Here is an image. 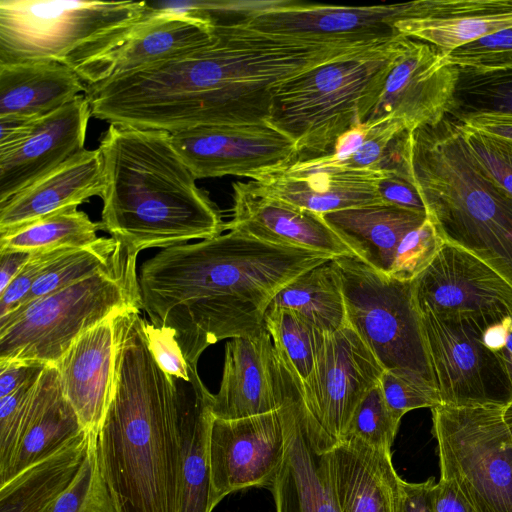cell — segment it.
Masks as SVG:
<instances>
[{"label":"cell","instance_id":"obj_22","mask_svg":"<svg viewBox=\"0 0 512 512\" xmlns=\"http://www.w3.org/2000/svg\"><path fill=\"white\" fill-rule=\"evenodd\" d=\"M339 512H399L403 479L391 454L347 439L323 453Z\"/></svg>","mask_w":512,"mask_h":512},{"label":"cell","instance_id":"obj_29","mask_svg":"<svg viewBox=\"0 0 512 512\" xmlns=\"http://www.w3.org/2000/svg\"><path fill=\"white\" fill-rule=\"evenodd\" d=\"M86 89L77 73L55 61L0 64V117L39 119L85 94Z\"/></svg>","mask_w":512,"mask_h":512},{"label":"cell","instance_id":"obj_53","mask_svg":"<svg viewBox=\"0 0 512 512\" xmlns=\"http://www.w3.org/2000/svg\"><path fill=\"white\" fill-rule=\"evenodd\" d=\"M33 253L23 250H0V294L7 288Z\"/></svg>","mask_w":512,"mask_h":512},{"label":"cell","instance_id":"obj_1","mask_svg":"<svg viewBox=\"0 0 512 512\" xmlns=\"http://www.w3.org/2000/svg\"><path fill=\"white\" fill-rule=\"evenodd\" d=\"M212 24L216 38L200 49L87 85L92 116L169 133L268 124L278 85L363 49L272 38L230 19Z\"/></svg>","mask_w":512,"mask_h":512},{"label":"cell","instance_id":"obj_5","mask_svg":"<svg viewBox=\"0 0 512 512\" xmlns=\"http://www.w3.org/2000/svg\"><path fill=\"white\" fill-rule=\"evenodd\" d=\"M156 11L144 1L0 0V64L55 61L97 83Z\"/></svg>","mask_w":512,"mask_h":512},{"label":"cell","instance_id":"obj_27","mask_svg":"<svg viewBox=\"0 0 512 512\" xmlns=\"http://www.w3.org/2000/svg\"><path fill=\"white\" fill-rule=\"evenodd\" d=\"M215 38L208 19L190 11L157 8L117 51L108 78L178 58Z\"/></svg>","mask_w":512,"mask_h":512},{"label":"cell","instance_id":"obj_2","mask_svg":"<svg viewBox=\"0 0 512 512\" xmlns=\"http://www.w3.org/2000/svg\"><path fill=\"white\" fill-rule=\"evenodd\" d=\"M225 230L162 249L138 274L143 311L153 325L174 331L195 367L210 345L260 332L273 297L306 270L334 258Z\"/></svg>","mask_w":512,"mask_h":512},{"label":"cell","instance_id":"obj_28","mask_svg":"<svg viewBox=\"0 0 512 512\" xmlns=\"http://www.w3.org/2000/svg\"><path fill=\"white\" fill-rule=\"evenodd\" d=\"M323 217L355 257L388 275L401 240L419 227L427 215L374 204L330 212Z\"/></svg>","mask_w":512,"mask_h":512},{"label":"cell","instance_id":"obj_54","mask_svg":"<svg viewBox=\"0 0 512 512\" xmlns=\"http://www.w3.org/2000/svg\"><path fill=\"white\" fill-rule=\"evenodd\" d=\"M505 416L512 433V405L507 408Z\"/></svg>","mask_w":512,"mask_h":512},{"label":"cell","instance_id":"obj_31","mask_svg":"<svg viewBox=\"0 0 512 512\" xmlns=\"http://www.w3.org/2000/svg\"><path fill=\"white\" fill-rule=\"evenodd\" d=\"M83 431L56 454L32 465L0 487V512H47L69 489L90 452Z\"/></svg>","mask_w":512,"mask_h":512},{"label":"cell","instance_id":"obj_12","mask_svg":"<svg viewBox=\"0 0 512 512\" xmlns=\"http://www.w3.org/2000/svg\"><path fill=\"white\" fill-rule=\"evenodd\" d=\"M419 314L441 405H512L500 363L481 341L482 328L470 321Z\"/></svg>","mask_w":512,"mask_h":512},{"label":"cell","instance_id":"obj_52","mask_svg":"<svg viewBox=\"0 0 512 512\" xmlns=\"http://www.w3.org/2000/svg\"><path fill=\"white\" fill-rule=\"evenodd\" d=\"M433 509L434 512H477L457 485L443 478L434 487Z\"/></svg>","mask_w":512,"mask_h":512},{"label":"cell","instance_id":"obj_42","mask_svg":"<svg viewBox=\"0 0 512 512\" xmlns=\"http://www.w3.org/2000/svg\"><path fill=\"white\" fill-rule=\"evenodd\" d=\"M77 247H61L34 252L27 264L0 294V318L22 304L35 282L63 254Z\"/></svg>","mask_w":512,"mask_h":512},{"label":"cell","instance_id":"obj_6","mask_svg":"<svg viewBox=\"0 0 512 512\" xmlns=\"http://www.w3.org/2000/svg\"><path fill=\"white\" fill-rule=\"evenodd\" d=\"M407 38L323 63L281 83L268 124L295 142L298 158L330 153L343 133L365 121Z\"/></svg>","mask_w":512,"mask_h":512},{"label":"cell","instance_id":"obj_26","mask_svg":"<svg viewBox=\"0 0 512 512\" xmlns=\"http://www.w3.org/2000/svg\"><path fill=\"white\" fill-rule=\"evenodd\" d=\"M396 28L446 55L512 28V0H415L414 18L399 21Z\"/></svg>","mask_w":512,"mask_h":512},{"label":"cell","instance_id":"obj_24","mask_svg":"<svg viewBox=\"0 0 512 512\" xmlns=\"http://www.w3.org/2000/svg\"><path fill=\"white\" fill-rule=\"evenodd\" d=\"M86 431L66 398L55 365H47L27 403L14 453L0 474V487L32 465L56 454Z\"/></svg>","mask_w":512,"mask_h":512},{"label":"cell","instance_id":"obj_46","mask_svg":"<svg viewBox=\"0 0 512 512\" xmlns=\"http://www.w3.org/2000/svg\"><path fill=\"white\" fill-rule=\"evenodd\" d=\"M480 338L496 356L512 390V315L486 326Z\"/></svg>","mask_w":512,"mask_h":512},{"label":"cell","instance_id":"obj_30","mask_svg":"<svg viewBox=\"0 0 512 512\" xmlns=\"http://www.w3.org/2000/svg\"><path fill=\"white\" fill-rule=\"evenodd\" d=\"M212 395L198 375L180 406L181 495L178 512H211L215 507L209 454Z\"/></svg>","mask_w":512,"mask_h":512},{"label":"cell","instance_id":"obj_13","mask_svg":"<svg viewBox=\"0 0 512 512\" xmlns=\"http://www.w3.org/2000/svg\"><path fill=\"white\" fill-rule=\"evenodd\" d=\"M412 285L419 313L470 321L482 329L512 315L510 285L483 261L450 244Z\"/></svg>","mask_w":512,"mask_h":512},{"label":"cell","instance_id":"obj_41","mask_svg":"<svg viewBox=\"0 0 512 512\" xmlns=\"http://www.w3.org/2000/svg\"><path fill=\"white\" fill-rule=\"evenodd\" d=\"M380 387L388 407L399 419L411 410L441 405L434 386L388 370L381 375Z\"/></svg>","mask_w":512,"mask_h":512},{"label":"cell","instance_id":"obj_36","mask_svg":"<svg viewBox=\"0 0 512 512\" xmlns=\"http://www.w3.org/2000/svg\"><path fill=\"white\" fill-rule=\"evenodd\" d=\"M400 421L388 407L379 383L356 408L344 441L356 440L372 449L391 454Z\"/></svg>","mask_w":512,"mask_h":512},{"label":"cell","instance_id":"obj_18","mask_svg":"<svg viewBox=\"0 0 512 512\" xmlns=\"http://www.w3.org/2000/svg\"><path fill=\"white\" fill-rule=\"evenodd\" d=\"M384 171L338 165L327 154L297 158L251 179L271 196L324 215L339 210L383 204L378 182Z\"/></svg>","mask_w":512,"mask_h":512},{"label":"cell","instance_id":"obj_35","mask_svg":"<svg viewBox=\"0 0 512 512\" xmlns=\"http://www.w3.org/2000/svg\"><path fill=\"white\" fill-rule=\"evenodd\" d=\"M264 328L273 344L284 352L302 382L305 381L312 372L324 332L296 312L284 308L268 309Z\"/></svg>","mask_w":512,"mask_h":512},{"label":"cell","instance_id":"obj_3","mask_svg":"<svg viewBox=\"0 0 512 512\" xmlns=\"http://www.w3.org/2000/svg\"><path fill=\"white\" fill-rule=\"evenodd\" d=\"M140 309L113 317L115 365L108 407L91 434L93 481L84 512H178V419L193 380L167 374L150 350Z\"/></svg>","mask_w":512,"mask_h":512},{"label":"cell","instance_id":"obj_11","mask_svg":"<svg viewBox=\"0 0 512 512\" xmlns=\"http://www.w3.org/2000/svg\"><path fill=\"white\" fill-rule=\"evenodd\" d=\"M411 18L412 1L343 6L275 0L241 1L228 19L272 38L353 47L377 46L403 36L396 24Z\"/></svg>","mask_w":512,"mask_h":512},{"label":"cell","instance_id":"obj_19","mask_svg":"<svg viewBox=\"0 0 512 512\" xmlns=\"http://www.w3.org/2000/svg\"><path fill=\"white\" fill-rule=\"evenodd\" d=\"M232 220L225 229L258 240L333 257L354 256L323 215L268 194L254 181L235 182Z\"/></svg>","mask_w":512,"mask_h":512},{"label":"cell","instance_id":"obj_9","mask_svg":"<svg viewBox=\"0 0 512 512\" xmlns=\"http://www.w3.org/2000/svg\"><path fill=\"white\" fill-rule=\"evenodd\" d=\"M334 261L347 322L384 370L435 387L412 281L380 273L355 256L334 257Z\"/></svg>","mask_w":512,"mask_h":512},{"label":"cell","instance_id":"obj_51","mask_svg":"<svg viewBox=\"0 0 512 512\" xmlns=\"http://www.w3.org/2000/svg\"><path fill=\"white\" fill-rule=\"evenodd\" d=\"M434 477L424 482L412 483L403 480L399 512H434Z\"/></svg>","mask_w":512,"mask_h":512},{"label":"cell","instance_id":"obj_32","mask_svg":"<svg viewBox=\"0 0 512 512\" xmlns=\"http://www.w3.org/2000/svg\"><path fill=\"white\" fill-rule=\"evenodd\" d=\"M289 309L324 333L347 323L342 281L330 259L310 268L287 283L271 300L268 309Z\"/></svg>","mask_w":512,"mask_h":512},{"label":"cell","instance_id":"obj_44","mask_svg":"<svg viewBox=\"0 0 512 512\" xmlns=\"http://www.w3.org/2000/svg\"><path fill=\"white\" fill-rule=\"evenodd\" d=\"M145 329L156 361L170 376L189 379L193 369L197 368L187 362L176 340L174 331L157 327L145 320Z\"/></svg>","mask_w":512,"mask_h":512},{"label":"cell","instance_id":"obj_7","mask_svg":"<svg viewBox=\"0 0 512 512\" xmlns=\"http://www.w3.org/2000/svg\"><path fill=\"white\" fill-rule=\"evenodd\" d=\"M138 254L124 248L107 269L0 318V364L56 365L87 330L128 308L142 309Z\"/></svg>","mask_w":512,"mask_h":512},{"label":"cell","instance_id":"obj_38","mask_svg":"<svg viewBox=\"0 0 512 512\" xmlns=\"http://www.w3.org/2000/svg\"><path fill=\"white\" fill-rule=\"evenodd\" d=\"M458 127L478 166L512 197V141L482 133L459 121Z\"/></svg>","mask_w":512,"mask_h":512},{"label":"cell","instance_id":"obj_45","mask_svg":"<svg viewBox=\"0 0 512 512\" xmlns=\"http://www.w3.org/2000/svg\"><path fill=\"white\" fill-rule=\"evenodd\" d=\"M378 191L383 204L426 214L423 200L408 172L384 171Z\"/></svg>","mask_w":512,"mask_h":512},{"label":"cell","instance_id":"obj_14","mask_svg":"<svg viewBox=\"0 0 512 512\" xmlns=\"http://www.w3.org/2000/svg\"><path fill=\"white\" fill-rule=\"evenodd\" d=\"M459 78L436 47L407 38L363 123L398 120L408 132L434 126L456 108Z\"/></svg>","mask_w":512,"mask_h":512},{"label":"cell","instance_id":"obj_25","mask_svg":"<svg viewBox=\"0 0 512 512\" xmlns=\"http://www.w3.org/2000/svg\"><path fill=\"white\" fill-rule=\"evenodd\" d=\"M115 314L83 333L55 365L64 394L89 433L99 428L112 391Z\"/></svg>","mask_w":512,"mask_h":512},{"label":"cell","instance_id":"obj_8","mask_svg":"<svg viewBox=\"0 0 512 512\" xmlns=\"http://www.w3.org/2000/svg\"><path fill=\"white\" fill-rule=\"evenodd\" d=\"M509 406L431 409L440 478L454 482L477 512H512Z\"/></svg>","mask_w":512,"mask_h":512},{"label":"cell","instance_id":"obj_4","mask_svg":"<svg viewBox=\"0 0 512 512\" xmlns=\"http://www.w3.org/2000/svg\"><path fill=\"white\" fill-rule=\"evenodd\" d=\"M98 148L101 228L131 253L209 239L225 230L218 207L197 186L169 132L110 124Z\"/></svg>","mask_w":512,"mask_h":512},{"label":"cell","instance_id":"obj_34","mask_svg":"<svg viewBox=\"0 0 512 512\" xmlns=\"http://www.w3.org/2000/svg\"><path fill=\"white\" fill-rule=\"evenodd\" d=\"M123 250L112 237H98L90 244L69 250L35 282L20 307L109 268Z\"/></svg>","mask_w":512,"mask_h":512},{"label":"cell","instance_id":"obj_37","mask_svg":"<svg viewBox=\"0 0 512 512\" xmlns=\"http://www.w3.org/2000/svg\"><path fill=\"white\" fill-rule=\"evenodd\" d=\"M444 56L448 64L463 73L512 72V28L461 46Z\"/></svg>","mask_w":512,"mask_h":512},{"label":"cell","instance_id":"obj_49","mask_svg":"<svg viewBox=\"0 0 512 512\" xmlns=\"http://www.w3.org/2000/svg\"><path fill=\"white\" fill-rule=\"evenodd\" d=\"M39 119L22 116L0 117V156L20 146L31 134Z\"/></svg>","mask_w":512,"mask_h":512},{"label":"cell","instance_id":"obj_17","mask_svg":"<svg viewBox=\"0 0 512 512\" xmlns=\"http://www.w3.org/2000/svg\"><path fill=\"white\" fill-rule=\"evenodd\" d=\"M275 376L288 425V448L269 488L276 512H339L323 453L307 433L302 409V380L281 351L275 352Z\"/></svg>","mask_w":512,"mask_h":512},{"label":"cell","instance_id":"obj_23","mask_svg":"<svg viewBox=\"0 0 512 512\" xmlns=\"http://www.w3.org/2000/svg\"><path fill=\"white\" fill-rule=\"evenodd\" d=\"M103 166L99 148L79 152L57 169L0 203V237L93 196H101Z\"/></svg>","mask_w":512,"mask_h":512},{"label":"cell","instance_id":"obj_50","mask_svg":"<svg viewBox=\"0 0 512 512\" xmlns=\"http://www.w3.org/2000/svg\"><path fill=\"white\" fill-rule=\"evenodd\" d=\"M46 366L21 362L0 364V398L13 393L30 380L40 377Z\"/></svg>","mask_w":512,"mask_h":512},{"label":"cell","instance_id":"obj_48","mask_svg":"<svg viewBox=\"0 0 512 512\" xmlns=\"http://www.w3.org/2000/svg\"><path fill=\"white\" fill-rule=\"evenodd\" d=\"M459 122L482 133L512 141V113L468 112L459 117Z\"/></svg>","mask_w":512,"mask_h":512},{"label":"cell","instance_id":"obj_43","mask_svg":"<svg viewBox=\"0 0 512 512\" xmlns=\"http://www.w3.org/2000/svg\"><path fill=\"white\" fill-rule=\"evenodd\" d=\"M38 379H32L13 393L0 398V474L10 463L22 418Z\"/></svg>","mask_w":512,"mask_h":512},{"label":"cell","instance_id":"obj_20","mask_svg":"<svg viewBox=\"0 0 512 512\" xmlns=\"http://www.w3.org/2000/svg\"><path fill=\"white\" fill-rule=\"evenodd\" d=\"M85 95L40 118L16 149L0 156V203L83 151L89 118Z\"/></svg>","mask_w":512,"mask_h":512},{"label":"cell","instance_id":"obj_33","mask_svg":"<svg viewBox=\"0 0 512 512\" xmlns=\"http://www.w3.org/2000/svg\"><path fill=\"white\" fill-rule=\"evenodd\" d=\"M102 230L77 207H70L10 235L0 237V250L37 252L61 247H81L98 239Z\"/></svg>","mask_w":512,"mask_h":512},{"label":"cell","instance_id":"obj_21","mask_svg":"<svg viewBox=\"0 0 512 512\" xmlns=\"http://www.w3.org/2000/svg\"><path fill=\"white\" fill-rule=\"evenodd\" d=\"M280 405L274 345L267 330L230 339L225 345L220 387L212 395L213 417L246 418L275 411Z\"/></svg>","mask_w":512,"mask_h":512},{"label":"cell","instance_id":"obj_47","mask_svg":"<svg viewBox=\"0 0 512 512\" xmlns=\"http://www.w3.org/2000/svg\"><path fill=\"white\" fill-rule=\"evenodd\" d=\"M93 457L90 452L73 484L47 512H84L93 481Z\"/></svg>","mask_w":512,"mask_h":512},{"label":"cell","instance_id":"obj_16","mask_svg":"<svg viewBox=\"0 0 512 512\" xmlns=\"http://www.w3.org/2000/svg\"><path fill=\"white\" fill-rule=\"evenodd\" d=\"M195 179L252 178L296 160L295 142L269 124L204 126L170 133Z\"/></svg>","mask_w":512,"mask_h":512},{"label":"cell","instance_id":"obj_39","mask_svg":"<svg viewBox=\"0 0 512 512\" xmlns=\"http://www.w3.org/2000/svg\"><path fill=\"white\" fill-rule=\"evenodd\" d=\"M444 244L434 224L426 218L401 240L388 276L413 281L432 263Z\"/></svg>","mask_w":512,"mask_h":512},{"label":"cell","instance_id":"obj_40","mask_svg":"<svg viewBox=\"0 0 512 512\" xmlns=\"http://www.w3.org/2000/svg\"><path fill=\"white\" fill-rule=\"evenodd\" d=\"M463 96L474 111L512 113V72L473 75L460 72L457 98Z\"/></svg>","mask_w":512,"mask_h":512},{"label":"cell","instance_id":"obj_10","mask_svg":"<svg viewBox=\"0 0 512 512\" xmlns=\"http://www.w3.org/2000/svg\"><path fill=\"white\" fill-rule=\"evenodd\" d=\"M383 366L347 322L324 333L309 377L302 382L304 424L316 450L345 439L349 422L367 393L380 383Z\"/></svg>","mask_w":512,"mask_h":512},{"label":"cell","instance_id":"obj_15","mask_svg":"<svg viewBox=\"0 0 512 512\" xmlns=\"http://www.w3.org/2000/svg\"><path fill=\"white\" fill-rule=\"evenodd\" d=\"M288 448V425L279 409L240 419L214 418L209 454L212 500L254 486L271 487Z\"/></svg>","mask_w":512,"mask_h":512}]
</instances>
